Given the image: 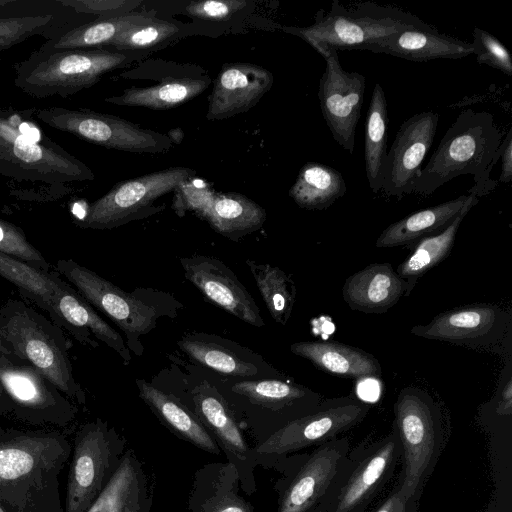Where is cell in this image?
Listing matches in <instances>:
<instances>
[{
	"mask_svg": "<svg viewBox=\"0 0 512 512\" xmlns=\"http://www.w3.org/2000/svg\"><path fill=\"white\" fill-rule=\"evenodd\" d=\"M311 46L326 61L318 89L322 115L334 140L352 154L364 100L365 77L358 72L344 70L336 49L325 44Z\"/></svg>",
	"mask_w": 512,
	"mask_h": 512,
	"instance_id": "8fae6325",
	"label": "cell"
},
{
	"mask_svg": "<svg viewBox=\"0 0 512 512\" xmlns=\"http://www.w3.org/2000/svg\"><path fill=\"white\" fill-rule=\"evenodd\" d=\"M231 390L254 404L271 409L288 406L306 394L301 387L274 379L241 381L234 384Z\"/></svg>",
	"mask_w": 512,
	"mask_h": 512,
	"instance_id": "ab89813d",
	"label": "cell"
},
{
	"mask_svg": "<svg viewBox=\"0 0 512 512\" xmlns=\"http://www.w3.org/2000/svg\"><path fill=\"white\" fill-rule=\"evenodd\" d=\"M400 455L395 429L378 441L350 448L318 506L323 512H365L392 478Z\"/></svg>",
	"mask_w": 512,
	"mask_h": 512,
	"instance_id": "8992f818",
	"label": "cell"
},
{
	"mask_svg": "<svg viewBox=\"0 0 512 512\" xmlns=\"http://www.w3.org/2000/svg\"><path fill=\"white\" fill-rule=\"evenodd\" d=\"M34 117L53 129L108 149L139 154H161L173 147L166 134L89 109H35Z\"/></svg>",
	"mask_w": 512,
	"mask_h": 512,
	"instance_id": "30bf717a",
	"label": "cell"
},
{
	"mask_svg": "<svg viewBox=\"0 0 512 512\" xmlns=\"http://www.w3.org/2000/svg\"><path fill=\"white\" fill-rule=\"evenodd\" d=\"M433 26L397 7L361 2L345 7L333 0L330 10H319L314 22L306 27H283L311 44H325L336 50L360 49L363 45L407 29Z\"/></svg>",
	"mask_w": 512,
	"mask_h": 512,
	"instance_id": "5b68a950",
	"label": "cell"
},
{
	"mask_svg": "<svg viewBox=\"0 0 512 512\" xmlns=\"http://www.w3.org/2000/svg\"><path fill=\"white\" fill-rule=\"evenodd\" d=\"M0 385L11 408L25 420L62 424L73 418L75 408L69 398L29 365L0 357Z\"/></svg>",
	"mask_w": 512,
	"mask_h": 512,
	"instance_id": "7c38bea8",
	"label": "cell"
},
{
	"mask_svg": "<svg viewBox=\"0 0 512 512\" xmlns=\"http://www.w3.org/2000/svg\"><path fill=\"white\" fill-rule=\"evenodd\" d=\"M180 264L185 277L211 302L247 324L264 325L253 297L221 260L195 254L180 258Z\"/></svg>",
	"mask_w": 512,
	"mask_h": 512,
	"instance_id": "9a60e30c",
	"label": "cell"
},
{
	"mask_svg": "<svg viewBox=\"0 0 512 512\" xmlns=\"http://www.w3.org/2000/svg\"><path fill=\"white\" fill-rule=\"evenodd\" d=\"M194 175L187 167H169L118 182L87 207L76 225L84 229H113L155 214L165 205L153 206V203Z\"/></svg>",
	"mask_w": 512,
	"mask_h": 512,
	"instance_id": "ba28073f",
	"label": "cell"
},
{
	"mask_svg": "<svg viewBox=\"0 0 512 512\" xmlns=\"http://www.w3.org/2000/svg\"><path fill=\"white\" fill-rule=\"evenodd\" d=\"M368 410L366 404L357 401L325 407L289 421L258 445L255 451L259 455L281 456L318 446L359 424Z\"/></svg>",
	"mask_w": 512,
	"mask_h": 512,
	"instance_id": "4fadbf2b",
	"label": "cell"
},
{
	"mask_svg": "<svg viewBox=\"0 0 512 512\" xmlns=\"http://www.w3.org/2000/svg\"><path fill=\"white\" fill-rule=\"evenodd\" d=\"M143 56L137 51L73 49L34 51L18 63L14 84L33 98H67L95 85L101 78Z\"/></svg>",
	"mask_w": 512,
	"mask_h": 512,
	"instance_id": "277c9868",
	"label": "cell"
},
{
	"mask_svg": "<svg viewBox=\"0 0 512 512\" xmlns=\"http://www.w3.org/2000/svg\"><path fill=\"white\" fill-rule=\"evenodd\" d=\"M178 345L192 359L219 373L240 377H251L258 373L253 363L204 335L186 336L178 341Z\"/></svg>",
	"mask_w": 512,
	"mask_h": 512,
	"instance_id": "d590c367",
	"label": "cell"
},
{
	"mask_svg": "<svg viewBox=\"0 0 512 512\" xmlns=\"http://www.w3.org/2000/svg\"><path fill=\"white\" fill-rule=\"evenodd\" d=\"M359 394L367 400H374L379 394V387L373 378H367L359 384Z\"/></svg>",
	"mask_w": 512,
	"mask_h": 512,
	"instance_id": "681fc988",
	"label": "cell"
},
{
	"mask_svg": "<svg viewBox=\"0 0 512 512\" xmlns=\"http://www.w3.org/2000/svg\"><path fill=\"white\" fill-rule=\"evenodd\" d=\"M347 187L336 169L317 162L304 164L289 190V196L301 208L323 210L344 196Z\"/></svg>",
	"mask_w": 512,
	"mask_h": 512,
	"instance_id": "4dcf8cb0",
	"label": "cell"
},
{
	"mask_svg": "<svg viewBox=\"0 0 512 512\" xmlns=\"http://www.w3.org/2000/svg\"><path fill=\"white\" fill-rule=\"evenodd\" d=\"M308 512H323V510L317 505L315 508H313L312 510H310Z\"/></svg>",
	"mask_w": 512,
	"mask_h": 512,
	"instance_id": "11a10c76",
	"label": "cell"
},
{
	"mask_svg": "<svg viewBox=\"0 0 512 512\" xmlns=\"http://www.w3.org/2000/svg\"><path fill=\"white\" fill-rule=\"evenodd\" d=\"M498 314L494 306L474 304L454 308L437 315L429 324L418 325L411 332L427 339L441 341L475 340L496 324Z\"/></svg>",
	"mask_w": 512,
	"mask_h": 512,
	"instance_id": "cb8c5ba5",
	"label": "cell"
},
{
	"mask_svg": "<svg viewBox=\"0 0 512 512\" xmlns=\"http://www.w3.org/2000/svg\"><path fill=\"white\" fill-rule=\"evenodd\" d=\"M209 77L171 78L153 86L126 89L119 96H111L105 102L164 110L182 105L201 94L210 84Z\"/></svg>",
	"mask_w": 512,
	"mask_h": 512,
	"instance_id": "4316f807",
	"label": "cell"
},
{
	"mask_svg": "<svg viewBox=\"0 0 512 512\" xmlns=\"http://www.w3.org/2000/svg\"><path fill=\"white\" fill-rule=\"evenodd\" d=\"M502 137L491 113L462 111L421 169L413 192L429 195L453 178L470 174L475 185L468 192L478 197L489 193L497 184L489 175L500 158Z\"/></svg>",
	"mask_w": 512,
	"mask_h": 512,
	"instance_id": "6da1fadb",
	"label": "cell"
},
{
	"mask_svg": "<svg viewBox=\"0 0 512 512\" xmlns=\"http://www.w3.org/2000/svg\"><path fill=\"white\" fill-rule=\"evenodd\" d=\"M388 263H374L351 275L344 283L343 298L353 310L382 313L394 306L408 290Z\"/></svg>",
	"mask_w": 512,
	"mask_h": 512,
	"instance_id": "44dd1931",
	"label": "cell"
},
{
	"mask_svg": "<svg viewBox=\"0 0 512 512\" xmlns=\"http://www.w3.org/2000/svg\"><path fill=\"white\" fill-rule=\"evenodd\" d=\"M167 137L174 144H181L184 139V132L180 127L172 128L167 132Z\"/></svg>",
	"mask_w": 512,
	"mask_h": 512,
	"instance_id": "f5cc1de1",
	"label": "cell"
},
{
	"mask_svg": "<svg viewBox=\"0 0 512 512\" xmlns=\"http://www.w3.org/2000/svg\"><path fill=\"white\" fill-rule=\"evenodd\" d=\"M54 270L124 333L129 351L142 355L140 338L156 327L161 316L155 305L139 292H126L72 259L58 260Z\"/></svg>",
	"mask_w": 512,
	"mask_h": 512,
	"instance_id": "52a82bcc",
	"label": "cell"
},
{
	"mask_svg": "<svg viewBox=\"0 0 512 512\" xmlns=\"http://www.w3.org/2000/svg\"><path fill=\"white\" fill-rule=\"evenodd\" d=\"M56 4L70 8L75 13L100 17L132 12L141 4L135 0H57Z\"/></svg>",
	"mask_w": 512,
	"mask_h": 512,
	"instance_id": "ee69618b",
	"label": "cell"
},
{
	"mask_svg": "<svg viewBox=\"0 0 512 512\" xmlns=\"http://www.w3.org/2000/svg\"><path fill=\"white\" fill-rule=\"evenodd\" d=\"M139 396L172 430L201 449L218 453L216 443L201 422L173 396L143 379H137Z\"/></svg>",
	"mask_w": 512,
	"mask_h": 512,
	"instance_id": "83f0119b",
	"label": "cell"
},
{
	"mask_svg": "<svg viewBox=\"0 0 512 512\" xmlns=\"http://www.w3.org/2000/svg\"><path fill=\"white\" fill-rule=\"evenodd\" d=\"M478 201L479 197L471 193L461 212L444 230L433 236L422 237L413 253L398 266L397 274L403 279L415 280L440 263L453 247L462 220Z\"/></svg>",
	"mask_w": 512,
	"mask_h": 512,
	"instance_id": "d6a6232c",
	"label": "cell"
},
{
	"mask_svg": "<svg viewBox=\"0 0 512 512\" xmlns=\"http://www.w3.org/2000/svg\"><path fill=\"white\" fill-rule=\"evenodd\" d=\"M56 313L60 328L84 346L97 348L105 343L123 359L125 364L131 360L130 351L124 338L110 326L96 310L63 278H57Z\"/></svg>",
	"mask_w": 512,
	"mask_h": 512,
	"instance_id": "d6986e66",
	"label": "cell"
},
{
	"mask_svg": "<svg viewBox=\"0 0 512 512\" xmlns=\"http://www.w3.org/2000/svg\"><path fill=\"white\" fill-rule=\"evenodd\" d=\"M63 29L65 25L54 13L0 15V50L9 49L37 35L50 38Z\"/></svg>",
	"mask_w": 512,
	"mask_h": 512,
	"instance_id": "74e56055",
	"label": "cell"
},
{
	"mask_svg": "<svg viewBox=\"0 0 512 512\" xmlns=\"http://www.w3.org/2000/svg\"><path fill=\"white\" fill-rule=\"evenodd\" d=\"M9 408H11L9 399L2 386L0 385V413L6 411Z\"/></svg>",
	"mask_w": 512,
	"mask_h": 512,
	"instance_id": "db71d44e",
	"label": "cell"
},
{
	"mask_svg": "<svg viewBox=\"0 0 512 512\" xmlns=\"http://www.w3.org/2000/svg\"><path fill=\"white\" fill-rule=\"evenodd\" d=\"M178 28L154 15L136 23L119 34L106 48L113 51H139L154 48L172 37Z\"/></svg>",
	"mask_w": 512,
	"mask_h": 512,
	"instance_id": "f35d334b",
	"label": "cell"
},
{
	"mask_svg": "<svg viewBox=\"0 0 512 512\" xmlns=\"http://www.w3.org/2000/svg\"><path fill=\"white\" fill-rule=\"evenodd\" d=\"M349 449L350 442L344 437L318 445L285 488L277 512H308L315 508Z\"/></svg>",
	"mask_w": 512,
	"mask_h": 512,
	"instance_id": "e0dca14e",
	"label": "cell"
},
{
	"mask_svg": "<svg viewBox=\"0 0 512 512\" xmlns=\"http://www.w3.org/2000/svg\"><path fill=\"white\" fill-rule=\"evenodd\" d=\"M438 121V113L426 111L401 124L384 163L381 190L385 194L401 197L413 192L421 164L432 146Z\"/></svg>",
	"mask_w": 512,
	"mask_h": 512,
	"instance_id": "5bb4252c",
	"label": "cell"
},
{
	"mask_svg": "<svg viewBox=\"0 0 512 512\" xmlns=\"http://www.w3.org/2000/svg\"><path fill=\"white\" fill-rule=\"evenodd\" d=\"M0 252L21 260L39 270H51L50 263L28 241L24 231L19 226L2 218H0Z\"/></svg>",
	"mask_w": 512,
	"mask_h": 512,
	"instance_id": "60d3db41",
	"label": "cell"
},
{
	"mask_svg": "<svg viewBox=\"0 0 512 512\" xmlns=\"http://www.w3.org/2000/svg\"><path fill=\"white\" fill-rule=\"evenodd\" d=\"M110 446L105 425L97 420L77 436L71 465L66 512H86L103 489Z\"/></svg>",
	"mask_w": 512,
	"mask_h": 512,
	"instance_id": "2e32d148",
	"label": "cell"
},
{
	"mask_svg": "<svg viewBox=\"0 0 512 512\" xmlns=\"http://www.w3.org/2000/svg\"><path fill=\"white\" fill-rule=\"evenodd\" d=\"M36 108L0 107V174L49 186L92 181V170L47 137L33 120Z\"/></svg>",
	"mask_w": 512,
	"mask_h": 512,
	"instance_id": "3957f363",
	"label": "cell"
},
{
	"mask_svg": "<svg viewBox=\"0 0 512 512\" xmlns=\"http://www.w3.org/2000/svg\"><path fill=\"white\" fill-rule=\"evenodd\" d=\"M291 351L334 375L373 378L381 373L380 364L374 356L362 349L337 342H297L291 345Z\"/></svg>",
	"mask_w": 512,
	"mask_h": 512,
	"instance_id": "7402d4cb",
	"label": "cell"
},
{
	"mask_svg": "<svg viewBox=\"0 0 512 512\" xmlns=\"http://www.w3.org/2000/svg\"><path fill=\"white\" fill-rule=\"evenodd\" d=\"M265 220L264 208L237 192L215 193L205 217L214 231L234 241L259 230Z\"/></svg>",
	"mask_w": 512,
	"mask_h": 512,
	"instance_id": "484cf974",
	"label": "cell"
},
{
	"mask_svg": "<svg viewBox=\"0 0 512 512\" xmlns=\"http://www.w3.org/2000/svg\"><path fill=\"white\" fill-rule=\"evenodd\" d=\"M387 101L380 84L373 88L365 121V170L373 193L383 184V168L387 156Z\"/></svg>",
	"mask_w": 512,
	"mask_h": 512,
	"instance_id": "1f68e13d",
	"label": "cell"
},
{
	"mask_svg": "<svg viewBox=\"0 0 512 512\" xmlns=\"http://www.w3.org/2000/svg\"><path fill=\"white\" fill-rule=\"evenodd\" d=\"M19 4V0H0V15L12 14L13 11L21 9L18 8Z\"/></svg>",
	"mask_w": 512,
	"mask_h": 512,
	"instance_id": "f907efd6",
	"label": "cell"
},
{
	"mask_svg": "<svg viewBox=\"0 0 512 512\" xmlns=\"http://www.w3.org/2000/svg\"><path fill=\"white\" fill-rule=\"evenodd\" d=\"M247 5L243 0H206L191 2L187 13L195 18L207 21H225Z\"/></svg>",
	"mask_w": 512,
	"mask_h": 512,
	"instance_id": "f6af8a7d",
	"label": "cell"
},
{
	"mask_svg": "<svg viewBox=\"0 0 512 512\" xmlns=\"http://www.w3.org/2000/svg\"><path fill=\"white\" fill-rule=\"evenodd\" d=\"M144 493L140 468L127 454L86 512H143Z\"/></svg>",
	"mask_w": 512,
	"mask_h": 512,
	"instance_id": "f546056e",
	"label": "cell"
},
{
	"mask_svg": "<svg viewBox=\"0 0 512 512\" xmlns=\"http://www.w3.org/2000/svg\"><path fill=\"white\" fill-rule=\"evenodd\" d=\"M204 512H252V507L235 493L218 492L206 502Z\"/></svg>",
	"mask_w": 512,
	"mask_h": 512,
	"instance_id": "bcb514c9",
	"label": "cell"
},
{
	"mask_svg": "<svg viewBox=\"0 0 512 512\" xmlns=\"http://www.w3.org/2000/svg\"><path fill=\"white\" fill-rule=\"evenodd\" d=\"M512 392H511V381H509L504 389L503 392V401L500 408L504 406V413L505 410H507V413L510 414L511 412V406H512V400H511Z\"/></svg>",
	"mask_w": 512,
	"mask_h": 512,
	"instance_id": "816d5d0a",
	"label": "cell"
},
{
	"mask_svg": "<svg viewBox=\"0 0 512 512\" xmlns=\"http://www.w3.org/2000/svg\"><path fill=\"white\" fill-rule=\"evenodd\" d=\"M361 50L384 53L416 62L459 59L473 54L471 43L430 29H407L363 45Z\"/></svg>",
	"mask_w": 512,
	"mask_h": 512,
	"instance_id": "ffe728a7",
	"label": "cell"
},
{
	"mask_svg": "<svg viewBox=\"0 0 512 512\" xmlns=\"http://www.w3.org/2000/svg\"><path fill=\"white\" fill-rule=\"evenodd\" d=\"M48 437L22 436L0 443V486L30 475L48 461Z\"/></svg>",
	"mask_w": 512,
	"mask_h": 512,
	"instance_id": "836d02e7",
	"label": "cell"
},
{
	"mask_svg": "<svg viewBox=\"0 0 512 512\" xmlns=\"http://www.w3.org/2000/svg\"><path fill=\"white\" fill-rule=\"evenodd\" d=\"M501 152V174L499 181L501 183H510L512 180V129H510L502 142Z\"/></svg>",
	"mask_w": 512,
	"mask_h": 512,
	"instance_id": "7dc6e473",
	"label": "cell"
},
{
	"mask_svg": "<svg viewBox=\"0 0 512 512\" xmlns=\"http://www.w3.org/2000/svg\"><path fill=\"white\" fill-rule=\"evenodd\" d=\"M470 197L471 193L461 195L390 224L378 237L376 247L404 245L431 233L441 232L458 216Z\"/></svg>",
	"mask_w": 512,
	"mask_h": 512,
	"instance_id": "d4e9b609",
	"label": "cell"
},
{
	"mask_svg": "<svg viewBox=\"0 0 512 512\" xmlns=\"http://www.w3.org/2000/svg\"><path fill=\"white\" fill-rule=\"evenodd\" d=\"M404 458L397 490L412 502L432 472L442 448V433L432 406L417 391L407 389L395 404V425Z\"/></svg>",
	"mask_w": 512,
	"mask_h": 512,
	"instance_id": "9c48e42d",
	"label": "cell"
},
{
	"mask_svg": "<svg viewBox=\"0 0 512 512\" xmlns=\"http://www.w3.org/2000/svg\"><path fill=\"white\" fill-rule=\"evenodd\" d=\"M246 264L271 317L285 325L295 303L296 289L293 281L280 268L270 264H259L250 259L246 260Z\"/></svg>",
	"mask_w": 512,
	"mask_h": 512,
	"instance_id": "e575fe53",
	"label": "cell"
},
{
	"mask_svg": "<svg viewBox=\"0 0 512 512\" xmlns=\"http://www.w3.org/2000/svg\"><path fill=\"white\" fill-rule=\"evenodd\" d=\"M65 332L20 299L0 308V357L29 365L48 378L69 399L83 404L85 393L76 381Z\"/></svg>",
	"mask_w": 512,
	"mask_h": 512,
	"instance_id": "7a4b0ae2",
	"label": "cell"
},
{
	"mask_svg": "<svg viewBox=\"0 0 512 512\" xmlns=\"http://www.w3.org/2000/svg\"><path fill=\"white\" fill-rule=\"evenodd\" d=\"M0 512H4V510L0 507Z\"/></svg>",
	"mask_w": 512,
	"mask_h": 512,
	"instance_id": "9f6ffc18",
	"label": "cell"
},
{
	"mask_svg": "<svg viewBox=\"0 0 512 512\" xmlns=\"http://www.w3.org/2000/svg\"><path fill=\"white\" fill-rule=\"evenodd\" d=\"M404 496L396 489L375 512H409V504Z\"/></svg>",
	"mask_w": 512,
	"mask_h": 512,
	"instance_id": "c3c4849f",
	"label": "cell"
},
{
	"mask_svg": "<svg viewBox=\"0 0 512 512\" xmlns=\"http://www.w3.org/2000/svg\"><path fill=\"white\" fill-rule=\"evenodd\" d=\"M154 14V11H132L120 15L96 18L90 22L57 32L48 38L38 50L57 52L73 49H105L127 28Z\"/></svg>",
	"mask_w": 512,
	"mask_h": 512,
	"instance_id": "603a6c76",
	"label": "cell"
},
{
	"mask_svg": "<svg viewBox=\"0 0 512 512\" xmlns=\"http://www.w3.org/2000/svg\"><path fill=\"white\" fill-rule=\"evenodd\" d=\"M58 275L55 270H39L0 252V276L15 285L25 298L46 311L50 320L60 327L55 309Z\"/></svg>",
	"mask_w": 512,
	"mask_h": 512,
	"instance_id": "f1b7e54d",
	"label": "cell"
},
{
	"mask_svg": "<svg viewBox=\"0 0 512 512\" xmlns=\"http://www.w3.org/2000/svg\"><path fill=\"white\" fill-rule=\"evenodd\" d=\"M199 418L213 431L230 452L244 456L248 446L223 399L204 391L194 394Z\"/></svg>",
	"mask_w": 512,
	"mask_h": 512,
	"instance_id": "8d00e7d4",
	"label": "cell"
},
{
	"mask_svg": "<svg viewBox=\"0 0 512 512\" xmlns=\"http://www.w3.org/2000/svg\"><path fill=\"white\" fill-rule=\"evenodd\" d=\"M471 45L473 54L479 64L488 65L508 76H512L511 56L506 47L496 37L481 28L475 27Z\"/></svg>",
	"mask_w": 512,
	"mask_h": 512,
	"instance_id": "b9f144b4",
	"label": "cell"
},
{
	"mask_svg": "<svg viewBox=\"0 0 512 512\" xmlns=\"http://www.w3.org/2000/svg\"><path fill=\"white\" fill-rule=\"evenodd\" d=\"M272 73L253 63H225L215 79L206 119L223 120L245 113L271 89Z\"/></svg>",
	"mask_w": 512,
	"mask_h": 512,
	"instance_id": "ac0fdd59",
	"label": "cell"
},
{
	"mask_svg": "<svg viewBox=\"0 0 512 512\" xmlns=\"http://www.w3.org/2000/svg\"><path fill=\"white\" fill-rule=\"evenodd\" d=\"M173 192L172 208L178 216L192 211L202 220H205L216 193L207 186L199 187L191 179L180 183Z\"/></svg>",
	"mask_w": 512,
	"mask_h": 512,
	"instance_id": "7bdbcfd3",
	"label": "cell"
}]
</instances>
